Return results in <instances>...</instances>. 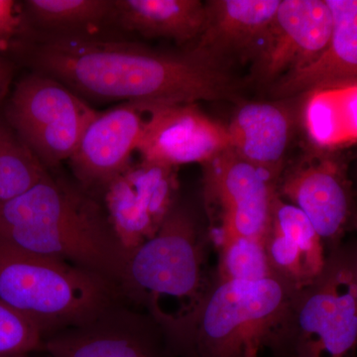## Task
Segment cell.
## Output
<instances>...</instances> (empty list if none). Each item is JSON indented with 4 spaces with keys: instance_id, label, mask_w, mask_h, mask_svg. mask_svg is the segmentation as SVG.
Returning <instances> with one entry per match:
<instances>
[{
    "instance_id": "cell-1",
    "label": "cell",
    "mask_w": 357,
    "mask_h": 357,
    "mask_svg": "<svg viewBox=\"0 0 357 357\" xmlns=\"http://www.w3.org/2000/svg\"><path fill=\"white\" fill-rule=\"evenodd\" d=\"M34 73L57 79L77 96L156 107L232 98L237 84L225 68L191 50L182 54L84 35L18 40Z\"/></svg>"
},
{
    "instance_id": "cell-2",
    "label": "cell",
    "mask_w": 357,
    "mask_h": 357,
    "mask_svg": "<svg viewBox=\"0 0 357 357\" xmlns=\"http://www.w3.org/2000/svg\"><path fill=\"white\" fill-rule=\"evenodd\" d=\"M0 243L76 265L121 291L129 253L107 211L84 190L49 173L0 206Z\"/></svg>"
},
{
    "instance_id": "cell-3",
    "label": "cell",
    "mask_w": 357,
    "mask_h": 357,
    "mask_svg": "<svg viewBox=\"0 0 357 357\" xmlns=\"http://www.w3.org/2000/svg\"><path fill=\"white\" fill-rule=\"evenodd\" d=\"M211 243L208 229L176 204L159 231L129 252L121 293L146 310L170 349L215 283Z\"/></svg>"
},
{
    "instance_id": "cell-4",
    "label": "cell",
    "mask_w": 357,
    "mask_h": 357,
    "mask_svg": "<svg viewBox=\"0 0 357 357\" xmlns=\"http://www.w3.org/2000/svg\"><path fill=\"white\" fill-rule=\"evenodd\" d=\"M295 291L277 277L218 281L172 345L180 357L278 356L290 326Z\"/></svg>"
},
{
    "instance_id": "cell-5",
    "label": "cell",
    "mask_w": 357,
    "mask_h": 357,
    "mask_svg": "<svg viewBox=\"0 0 357 357\" xmlns=\"http://www.w3.org/2000/svg\"><path fill=\"white\" fill-rule=\"evenodd\" d=\"M121 295L88 270L0 243V301L38 326L45 338L88 323Z\"/></svg>"
},
{
    "instance_id": "cell-6",
    "label": "cell",
    "mask_w": 357,
    "mask_h": 357,
    "mask_svg": "<svg viewBox=\"0 0 357 357\" xmlns=\"http://www.w3.org/2000/svg\"><path fill=\"white\" fill-rule=\"evenodd\" d=\"M278 356L357 357L356 251L328 253L321 276L297 293Z\"/></svg>"
},
{
    "instance_id": "cell-7",
    "label": "cell",
    "mask_w": 357,
    "mask_h": 357,
    "mask_svg": "<svg viewBox=\"0 0 357 357\" xmlns=\"http://www.w3.org/2000/svg\"><path fill=\"white\" fill-rule=\"evenodd\" d=\"M96 114L65 84L32 73L14 89L6 121L46 168L70 159Z\"/></svg>"
},
{
    "instance_id": "cell-8",
    "label": "cell",
    "mask_w": 357,
    "mask_h": 357,
    "mask_svg": "<svg viewBox=\"0 0 357 357\" xmlns=\"http://www.w3.org/2000/svg\"><path fill=\"white\" fill-rule=\"evenodd\" d=\"M202 166L211 243L217 245L234 236L263 241L278 195V183L229 148Z\"/></svg>"
},
{
    "instance_id": "cell-9",
    "label": "cell",
    "mask_w": 357,
    "mask_h": 357,
    "mask_svg": "<svg viewBox=\"0 0 357 357\" xmlns=\"http://www.w3.org/2000/svg\"><path fill=\"white\" fill-rule=\"evenodd\" d=\"M176 168L141 160L114 178L105 191V210L128 252L152 238L176 206Z\"/></svg>"
},
{
    "instance_id": "cell-10",
    "label": "cell",
    "mask_w": 357,
    "mask_h": 357,
    "mask_svg": "<svg viewBox=\"0 0 357 357\" xmlns=\"http://www.w3.org/2000/svg\"><path fill=\"white\" fill-rule=\"evenodd\" d=\"M42 351L50 357H177L153 319L117 304L88 323L49 335Z\"/></svg>"
},
{
    "instance_id": "cell-11",
    "label": "cell",
    "mask_w": 357,
    "mask_h": 357,
    "mask_svg": "<svg viewBox=\"0 0 357 357\" xmlns=\"http://www.w3.org/2000/svg\"><path fill=\"white\" fill-rule=\"evenodd\" d=\"M332 31V11L326 0H281L253 61L256 76L274 84L311 64L325 50Z\"/></svg>"
},
{
    "instance_id": "cell-12",
    "label": "cell",
    "mask_w": 357,
    "mask_h": 357,
    "mask_svg": "<svg viewBox=\"0 0 357 357\" xmlns=\"http://www.w3.org/2000/svg\"><path fill=\"white\" fill-rule=\"evenodd\" d=\"M146 102H122L98 112L69 160L73 172L84 190L105 191L131 163L144 131L150 110Z\"/></svg>"
},
{
    "instance_id": "cell-13",
    "label": "cell",
    "mask_w": 357,
    "mask_h": 357,
    "mask_svg": "<svg viewBox=\"0 0 357 357\" xmlns=\"http://www.w3.org/2000/svg\"><path fill=\"white\" fill-rule=\"evenodd\" d=\"M277 192L307 215L328 255L342 248L351 227L354 204L351 185L337 162L326 157L303 160L282 174Z\"/></svg>"
},
{
    "instance_id": "cell-14",
    "label": "cell",
    "mask_w": 357,
    "mask_h": 357,
    "mask_svg": "<svg viewBox=\"0 0 357 357\" xmlns=\"http://www.w3.org/2000/svg\"><path fill=\"white\" fill-rule=\"evenodd\" d=\"M229 148L227 126L197 103L154 107L136 151L141 160L172 167L203 164Z\"/></svg>"
},
{
    "instance_id": "cell-15",
    "label": "cell",
    "mask_w": 357,
    "mask_h": 357,
    "mask_svg": "<svg viewBox=\"0 0 357 357\" xmlns=\"http://www.w3.org/2000/svg\"><path fill=\"white\" fill-rule=\"evenodd\" d=\"M281 0H210L206 22L192 50L227 69L234 60L255 61Z\"/></svg>"
},
{
    "instance_id": "cell-16",
    "label": "cell",
    "mask_w": 357,
    "mask_h": 357,
    "mask_svg": "<svg viewBox=\"0 0 357 357\" xmlns=\"http://www.w3.org/2000/svg\"><path fill=\"white\" fill-rule=\"evenodd\" d=\"M263 243L275 276L295 291L309 287L325 269V245L314 225L279 195Z\"/></svg>"
},
{
    "instance_id": "cell-17",
    "label": "cell",
    "mask_w": 357,
    "mask_h": 357,
    "mask_svg": "<svg viewBox=\"0 0 357 357\" xmlns=\"http://www.w3.org/2000/svg\"><path fill=\"white\" fill-rule=\"evenodd\" d=\"M333 31L325 50L311 64L275 82L272 93L287 98L340 82L357 81V0H326Z\"/></svg>"
},
{
    "instance_id": "cell-18",
    "label": "cell",
    "mask_w": 357,
    "mask_h": 357,
    "mask_svg": "<svg viewBox=\"0 0 357 357\" xmlns=\"http://www.w3.org/2000/svg\"><path fill=\"white\" fill-rule=\"evenodd\" d=\"M227 131L229 149L279 182L291 140L290 115L284 107L278 103H246Z\"/></svg>"
},
{
    "instance_id": "cell-19",
    "label": "cell",
    "mask_w": 357,
    "mask_h": 357,
    "mask_svg": "<svg viewBox=\"0 0 357 357\" xmlns=\"http://www.w3.org/2000/svg\"><path fill=\"white\" fill-rule=\"evenodd\" d=\"M304 96L303 123L314 146L330 150L357 142V81L317 86Z\"/></svg>"
},
{
    "instance_id": "cell-20",
    "label": "cell",
    "mask_w": 357,
    "mask_h": 357,
    "mask_svg": "<svg viewBox=\"0 0 357 357\" xmlns=\"http://www.w3.org/2000/svg\"><path fill=\"white\" fill-rule=\"evenodd\" d=\"M114 20L143 36L196 41L206 22V4L199 0H114Z\"/></svg>"
},
{
    "instance_id": "cell-21",
    "label": "cell",
    "mask_w": 357,
    "mask_h": 357,
    "mask_svg": "<svg viewBox=\"0 0 357 357\" xmlns=\"http://www.w3.org/2000/svg\"><path fill=\"white\" fill-rule=\"evenodd\" d=\"M26 18L55 35L98 28L114 20V0H28Z\"/></svg>"
},
{
    "instance_id": "cell-22",
    "label": "cell",
    "mask_w": 357,
    "mask_h": 357,
    "mask_svg": "<svg viewBox=\"0 0 357 357\" xmlns=\"http://www.w3.org/2000/svg\"><path fill=\"white\" fill-rule=\"evenodd\" d=\"M47 174L8 122L0 119V206L31 189Z\"/></svg>"
},
{
    "instance_id": "cell-23",
    "label": "cell",
    "mask_w": 357,
    "mask_h": 357,
    "mask_svg": "<svg viewBox=\"0 0 357 357\" xmlns=\"http://www.w3.org/2000/svg\"><path fill=\"white\" fill-rule=\"evenodd\" d=\"M215 248L218 261L215 278L218 281H259L275 276L260 239L229 237Z\"/></svg>"
},
{
    "instance_id": "cell-24",
    "label": "cell",
    "mask_w": 357,
    "mask_h": 357,
    "mask_svg": "<svg viewBox=\"0 0 357 357\" xmlns=\"http://www.w3.org/2000/svg\"><path fill=\"white\" fill-rule=\"evenodd\" d=\"M44 340L38 326L0 301V356L42 351Z\"/></svg>"
},
{
    "instance_id": "cell-25",
    "label": "cell",
    "mask_w": 357,
    "mask_h": 357,
    "mask_svg": "<svg viewBox=\"0 0 357 357\" xmlns=\"http://www.w3.org/2000/svg\"><path fill=\"white\" fill-rule=\"evenodd\" d=\"M21 11L15 2L11 0H0V53L13 43L20 31Z\"/></svg>"
},
{
    "instance_id": "cell-26",
    "label": "cell",
    "mask_w": 357,
    "mask_h": 357,
    "mask_svg": "<svg viewBox=\"0 0 357 357\" xmlns=\"http://www.w3.org/2000/svg\"><path fill=\"white\" fill-rule=\"evenodd\" d=\"M10 77V69L3 58L0 55V95L6 91Z\"/></svg>"
},
{
    "instance_id": "cell-27",
    "label": "cell",
    "mask_w": 357,
    "mask_h": 357,
    "mask_svg": "<svg viewBox=\"0 0 357 357\" xmlns=\"http://www.w3.org/2000/svg\"><path fill=\"white\" fill-rule=\"evenodd\" d=\"M0 357H29V354H15V356H3Z\"/></svg>"
},
{
    "instance_id": "cell-28",
    "label": "cell",
    "mask_w": 357,
    "mask_h": 357,
    "mask_svg": "<svg viewBox=\"0 0 357 357\" xmlns=\"http://www.w3.org/2000/svg\"><path fill=\"white\" fill-rule=\"evenodd\" d=\"M356 276H357V250L356 251Z\"/></svg>"
}]
</instances>
